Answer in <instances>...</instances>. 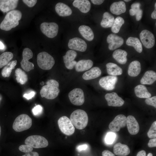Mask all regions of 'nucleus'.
Returning a JSON list of instances; mask_svg holds the SVG:
<instances>
[{
    "instance_id": "obj_48",
    "label": "nucleus",
    "mask_w": 156,
    "mask_h": 156,
    "mask_svg": "<svg viewBox=\"0 0 156 156\" xmlns=\"http://www.w3.org/2000/svg\"><path fill=\"white\" fill-rule=\"evenodd\" d=\"M88 147V145L85 144L78 146L77 149L80 152L82 151L86 150Z\"/></svg>"
},
{
    "instance_id": "obj_37",
    "label": "nucleus",
    "mask_w": 156,
    "mask_h": 156,
    "mask_svg": "<svg viewBox=\"0 0 156 156\" xmlns=\"http://www.w3.org/2000/svg\"><path fill=\"white\" fill-rule=\"evenodd\" d=\"M125 23L124 19L122 17L118 16L114 19L111 27L112 31L114 33H118L122 25Z\"/></svg>"
},
{
    "instance_id": "obj_15",
    "label": "nucleus",
    "mask_w": 156,
    "mask_h": 156,
    "mask_svg": "<svg viewBox=\"0 0 156 156\" xmlns=\"http://www.w3.org/2000/svg\"><path fill=\"white\" fill-rule=\"evenodd\" d=\"M107 41L109 44L108 48L111 50H115L120 47L124 42L122 37L114 34H109L107 37Z\"/></svg>"
},
{
    "instance_id": "obj_32",
    "label": "nucleus",
    "mask_w": 156,
    "mask_h": 156,
    "mask_svg": "<svg viewBox=\"0 0 156 156\" xmlns=\"http://www.w3.org/2000/svg\"><path fill=\"white\" fill-rule=\"evenodd\" d=\"M114 18V16L107 12H105L103 15V18L101 22V25L103 27L107 28L112 27Z\"/></svg>"
},
{
    "instance_id": "obj_3",
    "label": "nucleus",
    "mask_w": 156,
    "mask_h": 156,
    "mask_svg": "<svg viewBox=\"0 0 156 156\" xmlns=\"http://www.w3.org/2000/svg\"><path fill=\"white\" fill-rule=\"evenodd\" d=\"M70 120L74 126L78 129H84L87 125L88 117L84 110L78 109L74 111L71 114Z\"/></svg>"
},
{
    "instance_id": "obj_18",
    "label": "nucleus",
    "mask_w": 156,
    "mask_h": 156,
    "mask_svg": "<svg viewBox=\"0 0 156 156\" xmlns=\"http://www.w3.org/2000/svg\"><path fill=\"white\" fill-rule=\"evenodd\" d=\"M126 125L128 131L131 134L135 135L138 133L140 129L139 124L133 116L129 115L127 117Z\"/></svg>"
},
{
    "instance_id": "obj_34",
    "label": "nucleus",
    "mask_w": 156,
    "mask_h": 156,
    "mask_svg": "<svg viewBox=\"0 0 156 156\" xmlns=\"http://www.w3.org/2000/svg\"><path fill=\"white\" fill-rule=\"evenodd\" d=\"M16 79L18 83L21 85L25 84L28 80V76L20 68H17L15 70Z\"/></svg>"
},
{
    "instance_id": "obj_30",
    "label": "nucleus",
    "mask_w": 156,
    "mask_h": 156,
    "mask_svg": "<svg viewBox=\"0 0 156 156\" xmlns=\"http://www.w3.org/2000/svg\"><path fill=\"white\" fill-rule=\"evenodd\" d=\"M134 92L136 96L140 98H148L151 96L146 87L142 85H139L134 88Z\"/></svg>"
},
{
    "instance_id": "obj_17",
    "label": "nucleus",
    "mask_w": 156,
    "mask_h": 156,
    "mask_svg": "<svg viewBox=\"0 0 156 156\" xmlns=\"http://www.w3.org/2000/svg\"><path fill=\"white\" fill-rule=\"evenodd\" d=\"M77 53L73 50H69L63 56V60L66 67L68 69H72L75 66L77 62L74 60Z\"/></svg>"
},
{
    "instance_id": "obj_56",
    "label": "nucleus",
    "mask_w": 156,
    "mask_h": 156,
    "mask_svg": "<svg viewBox=\"0 0 156 156\" xmlns=\"http://www.w3.org/2000/svg\"><path fill=\"white\" fill-rule=\"evenodd\" d=\"M131 1V0H124V1H126V2H129Z\"/></svg>"
},
{
    "instance_id": "obj_42",
    "label": "nucleus",
    "mask_w": 156,
    "mask_h": 156,
    "mask_svg": "<svg viewBox=\"0 0 156 156\" xmlns=\"http://www.w3.org/2000/svg\"><path fill=\"white\" fill-rule=\"evenodd\" d=\"M31 149L24 152L25 154L22 156H39L38 153L36 151H33Z\"/></svg>"
},
{
    "instance_id": "obj_19",
    "label": "nucleus",
    "mask_w": 156,
    "mask_h": 156,
    "mask_svg": "<svg viewBox=\"0 0 156 156\" xmlns=\"http://www.w3.org/2000/svg\"><path fill=\"white\" fill-rule=\"evenodd\" d=\"M18 0H0V10L3 12L13 10L17 7Z\"/></svg>"
},
{
    "instance_id": "obj_9",
    "label": "nucleus",
    "mask_w": 156,
    "mask_h": 156,
    "mask_svg": "<svg viewBox=\"0 0 156 156\" xmlns=\"http://www.w3.org/2000/svg\"><path fill=\"white\" fill-rule=\"evenodd\" d=\"M22 56L23 59L20 62L22 68L27 72L34 69V64L29 61L33 56V53L31 50L28 48H25L23 52Z\"/></svg>"
},
{
    "instance_id": "obj_7",
    "label": "nucleus",
    "mask_w": 156,
    "mask_h": 156,
    "mask_svg": "<svg viewBox=\"0 0 156 156\" xmlns=\"http://www.w3.org/2000/svg\"><path fill=\"white\" fill-rule=\"evenodd\" d=\"M57 123L60 130L63 134L70 135L74 133V127L70 120L67 116H64L61 117L58 119Z\"/></svg>"
},
{
    "instance_id": "obj_31",
    "label": "nucleus",
    "mask_w": 156,
    "mask_h": 156,
    "mask_svg": "<svg viewBox=\"0 0 156 156\" xmlns=\"http://www.w3.org/2000/svg\"><path fill=\"white\" fill-rule=\"evenodd\" d=\"M108 74L112 76H116L122 74V69L117 64L114 63L109 62L106 65Z\"/></svg>"
},
{
    "instance_id": "obj_54",
    "label": "nucleus",
    "mask_w": 156,
    "mask_h": 156,
    "mask_svg": "<svg viewBox=\"0 0 156 156\" xmlns=\"http://www.w3.org/2000/svg\"><path fill=\"white\" fill-rule=\"evenodd\" d=\"M147 156H153V154L151 153H149L147 155Z\"/></svg>"
},
{
    "instance_id": "obj_40",
    "label": "nucleus",
    "mask_w": 156,
    "mask_h": 156,
    "mask_svg": "<svg viewBox=\"0 0 156 156\" xmlns=\"http://www.w3.org/2000/svg\"><path fill=\"white\" fill-rule=\"evenodd\" d=\"M145 102L148 105L153 106L156 108V96H154L152 97L146 98Z\"/></svg>"
},
{
    "instance_id": "obj_10",
    "label": "nucleus",
    "mask_w": 156,
    "mask_h": 156,
    "mask_svg": "<svg viewBox=\"0 0 156 156\" xmlns=\"http://www.w3.org/2000/svg\"><path fill=\"white\" fill-rule=\"evenodd\" d=\"M68 95L70 101L74 105H81L84 102V93L80 88H76L73 89L69 92Z\"/></svg>"
},
{
    "instance_id": "obj_45",
    "label": "nucleus",
    "mask_w": 156,
    "mask_h": 156,
    "mask_svg": "<svg viewBox=\"0 0 156 156\" xmlns=\"http://www.w3.org/2000/svg\"><path fill=\"white\" fill-rule=\"evenodd\" d=\"M143 14V11L140 9L135 14L136 19L137 21H139L142 18Z\"/></svg>"
},
{
    "instance_id": "obj_13",
    "label": "nucleus",
    "mask_w": 156,
    "mask_h": 156,
    "mask_svg": "<svg viewBox=\"0 0 156 156\" xmlns=\"http://www.w3.org/2000/svg\"><path fill=\"white\" fill-rule=\"evenodd\" d=\"M118 81V77L116 76H107L102 77L99 81L101 86L107 90H114Z\"/></svg>"
},
{
    "instance_id": "obj_33",
    "label": "nucleus",
    "mask_w": 156,
    "mask_h": 156,
    "mask_svg": "<svg viewBox=\"0 0 156 156\" xmlns=\"http://www.w3.org/2000/svg\"><path fill=\"white\" fill-rule=\"evenodd\" d=\"M126 43L128 46L133 47L138 52L141 53L142 51V44L138 38L130 37L127 40Z\"/></svg>"
},
{
    "instance_id": "obj_55",
    "label": "nucleus",
    "mask_w": 156,
    "mask_h": 156,
    "mask_svg": "<svg viewBox=\"0 0 156 156\" xmlns=\"http://www.w3.org/2000/svg\"><path fill=\"white\" fill-rule=\"evenodd\" d=\"M2 99V96L1 95V94H0V103Z\"/></svg>"
},
{
    "instance_id": "obj_29",
    "label": "nucleus",
    "mask_w": 156,
    "mask_h": 156,
    "mask_svg": "<svg viewBox=\"0 0 156 156\" xmlns=\"http://www.w3.org/2000/svg\"><path fill=\"white\" fill-rule=\"evenodd\" d=\"M127 53L126 51L121 49H118L115 50L112 56L118 63L121 64H125L127 62Z\"/></svg>"
},
{
    "instance_id": "obj_27",
    "label": "nucleus",
    "mask_w": 156,
    "mask_h": 156,
    "mask_svg": "<svg viewBox=\"0 0 156 156\" xmlns=\"http://www.w3.org/2000/svg\"><path fill=\"white\" fill-rule=\"evenodd\" d=\"M156 80V73L153 70H149L145 73L140 81L142 84L151 85Z\"/></svg>"
},
{
    "instance_id": "obj_44",
    "label": "nucleus",
    "mask_w": 156,
    "mask_h": 156,
    "mask_svg": "<svg viewBox=\"0 0 156 156\" xmlns=\"http://www.w3.org/2000/svg\"><path fill=\"white\" fill-rule=\"evenodd\" d=\"M148 146L150 148L156 147V138H152L149 140L148 144Z\"/></svg>"
},
{
    "instance_id": "obj_38",
    "label": "nucleus",
    "mask_w": 156,
    "mask_h": 156,
    "mask_svg": "<svg viewBox=\"0 0 156 156\" xmlns=\"http://www.w3.org/2000/svg\"><path fill=\"white\" fill-rule=\"evenodd\" d=\"M148 137L150 138H153L156 137V121L152 124L147 133Z\"/></svg>"
},
{
    "instance_id": "obj_24",
    "label": "nucleus",
    "mask_w": 156,
    "mask_h": 156,
    "mask_svg": "<svg viewBox=\"0 0 156 156\" xmlns=\"http://www.w3.org/2000/svg\"><path fill=\"white\" fill-rule=\"evenodd\" d=\"M141 71V66L140 62L135 60L131 62L129 64L128 70L129 75L132 77L138 76Z\"/></svg>"
},
{
    "instance_id": "obj_47",
    "label": "nucleus",
    "mask_w": 156,
    "mask_h": 156,
    "mask_svg": "<svg viewBox=\"0 0 156 156\" xmlns=\"http://www.w3.org/2000/svg\"><path fill=\"white\" fill-rule=\"evenodd\" d=\"M102 156H115V155L108 150L103 151L102 153Z\"/></svg>"
},
{
    "instance_id": "obj_57",
    "label": "nucleus",
    "mask_w": 156,
    "mask_h": 156,
    "mask_svg": "<svg viewBox=\"0 0 156 156\" xmlns=\"http://www.w3.org/2000/svg\"><path fill=\"white\" fill-rule=\"evenodd\" d=\"M1 126H0V137L1 134Z\"/></svg>"
},
{
    "instance_id": "obj_51",
    "label": "nucleus",
    "mask_w": 156,
    "mask_h": 156,
    "mask_svg": "<svg viewBox=\"0 0 156 156\" xmlns=\"http://www.w3.org/2000/svg\"><path fill=\"white\" fill-rule=\"evenodd\" d=\"M146 151L144 150H142L137 153L136 156H146Z\"/></svg>"
},
{
    "instance_id": "obj_36",
    "label": "nucleus",
    "mask_w": 156,
    "mask_h": 156,
    "mask_svg": "<svg viewBox=\"0 0 156 156\" xmlns=\"http://www.w3.org/2000/svg\"><path fill=\"white\" fill-rule=\"evenodd\" d=\"M13 57V53L10 52H4L0 55V68L7 65Z\"/></svg>"
},
{
    "instance_id": "obj_12",
    "label": "nucleus",
    "mask_w": 156,
    "mask_h": 156,
    "mask_svg": "<svg viewBox=\"0 0 156 156\" xmlns=\"http://www.w3.org/2000/svg\"><path fill=\"white\" fill-rule=\"evenodd\" d=\"M126 119L127 117L124 115H118L110 123L109 128L112 131H118L121 128L126 126Z\"/></svg>"
},
{
    "instance_id": "obj_6",
    "label": "nucleus",
    "mask_w": 156,
    "mask_h": 156,
    "mask_svg": "<svg viewBox=\"0 0 156 156\" xmlns=\"http://www.w3.org/2000/svg\"><path fill=\"white\" fill-rule=\"evenodd\" d=\"M25 144L35 148H45L49 144L47 140L44 137L39 135L28 136L25 140Z\"/></svg>"
},
{
    "instance_id": "obj_52",
    "label": "nucleus",
    "mask_w": 156,
    "mask_h": 156,
    "mask_svg": "<svg viewBox=\"0 0 156 156\" xmlns=\"http://www.w3.org/2000/svg\"><path fill=\"white\" fill-rule=\"evenodd\" d=\"M156 8H155L154 10L152 12L151 14V18L153 19H156Z\"/></svg>"
},
{
    "instance_id": "obj_39",
    "label": "nucleus",
    "mask_w": 156,
    "mask_h": 156,
    "mask_svg": "<svg viewBox=\"0 0 156 156\" xmlns=\"http://www.w3.org/2000/svg\"><path fill=\"white\" fill-rule=\"evenodd\" d=\"M115 134L112 132L108 133L105 138V141L108 144H112L114 141L115 138Z\"/></svg>"
},
{
    "instance_id": "obj_41",
    "label": "nucleus",
    "mask_w": 156,
    "mask_h": 156,
    "mask_svg": "<svg viewBox=\"0 0 156 156\" xmlns=\"http://www.w3.org/2000/svg\"><path fill=\"white\" fill-rule=\"evenodd\" d=\"M43 110L42 107L40 105H37L35 106L32 109V112L33 114L35 116H38L40 114Z\"/></svg>"
},
{
    "instance_id": "obj_49",
    "label": "nucleus",
    "mask_w": 156,
    "mask_h": 156,
    "mask_svg": "<svg viewBox=\"0 0 156 156\" xmlns=\"http://www.w3.org/2000/svg\"><path fill=\"white\" fill-rule=\"evenodd\" d=\"M140 6L141 4L139 3H134L131 5V9L135 10L140 9Z\"/></svg>"
},
{
    "instance_id": "obj_46",
    "label": "nucleus",
    "mask_w": 156,
    "mask_h": 156,
    "mask_svg": "<svg viewBox=\"0 0 156 156\" xmlns=\"http://www.w3.org/2000/svg\"><path fill=\"white\" fill-rule=\"evenodd\" d=\"M35 93H36L35 92L31 91L29 93L25 94L23 95V96L27 99L29 100L31 99L34 96Z\"/></svg>"
},
{
    "instance_id": "obj_26",
    "label": "nucleus",
    "mask_w": 156,
    "mask_h": 156,
    "mask_svg": "<svg viewBox=\"0 0 156 156\" xmlns=\"http://www.w3.org/2000/svg\"><path fill=\"white\" fill-rule=\"evenodd\" d=\"M101 74V71L100 68L94 67L85 72L83 75L82 77L85 80H90L99 77Z\"/></svg>"
},
{
    "instance_id": "obj_22",
    "label": "nucleus",
    "mask_w": 156,
    "mask_h": 156,
    "mask_svg": "<svg viewBox=\"0 0 156 156\" xmlns=\"http://www.w3.org/2000/svg\"><path fill=\"white\" fill-rule=\"evenodd\" d=\"M73 6L78 8L82 12H88L91 8V4L88 0H75L73 3Z\"/></svg>"
},
{
    "instance_id": "obj_25",
    "label": "nucleus",
    "mask_w": 156,
    "mask_h": 156,
    "mask_svg": "<svg viewBox=\"0 0 156 156\" xmlns=\"http://www.w3.org/2000/svg\"><path fill=\"white\" fill-rule=\"evenodd\" d=\"M93 62L90 60H82L77 62L75 67L76 70L78 72L87 70L93 65Z\"/></svg>"
},
{
    "instance_id": "obj_1",
    "label": "nucleus",
    "mask_w": 156,
    "mask_h": 156,
    "mask_svg": "<svg viewBox=\"0 0 156 156\" xmlns=\"http://www.w3.org/2000/svg\"><path fill=\"white\" fill-rule=\"evenodd\" d=\"M22 16L21 12L19 10H13L8 12L0 25V28L8 31L16 27L19 23V21Z\"/></svg>"
},
{
    "instance_id": "obj_20",
    "label": "nucleus",
    "mask_w": 156,
    "mask_h": 156,
    "mask_svg": "<svg viewBox=\"0 0 156 156\" xmlns=\"http://www.w3.org/2000/svg\"><path fill=\"white\" fill-rule=\"evenodd\" d=\"M55 9L56 13L61 16H70L72 12V10L68 5L61 2L56 4Z\"/></svg>"
},
{
    "instance_id": "obj_35",
    "label": "nucleus",
    "mask_w": 156,
    "mask_h": 156,
    "mask_svg": "<svg viewBox=\"0 0 156 156\" xmlns=\"http://www.w3.org/2000/svg\"><path fill=\"white\" fill-rule=\"evenodd\" d=\"M16 60L10 62L2 69L1 74L4 77H9L13 69H14L17 64Z\"/></svg>"
},
{
    "instance_id": "obj_53",
    "label": "nucleus",
    "mask_w": 156,
    "mask_h": 156,
    "mask_svg": "<svg viewBox=\"0 0 156 156\" xmlns=\"http://www.w3.org/2000/svg\"><path fill=\"white\" fill-rule=\"evenodd\" d=\"M4 48V46L3 43L0 41V49H3Z\"/></svg>"
},
{
    "instance_id": "obj_14",
    "label": "nucleus",
    "mask_w": 156,
    "mask_h": 156,
    "mask_svg": "<svg viewBox=\"0 0 156 156\" xmlns=\"http://www.w3.org/2000/svg\"><path fill=\"white\" fill-rule=\"evenodd\" d=\"M69 48L71 49L84 52L87 48V44L84 40L78 37L70 39L68 43Z\"/></svg>"
},
{
    "instance_id": "obj_16",
    "label": "nucleus",
    "mask_w": 156,
    "mask_h": 156,
    "mask_svg": "<svg viewBox=\"0 0 156 156\" xmlns=\"http://www.w3.org/2000/svg\"><path fill=\"white\" fill-rule=\"evenodd\" d=\"M105 97L109 106L121 107L125 103L124 100L115 92L106 94Z\"/></svg>"
},
{
    "instance_id": "obj_4",
    "label": "nucleus",
    "mask_w": 156,
    "mask_h": 156,
    "mask_svg": "<svg viewBox=\"0 0 156 156\" xmlns=\"http://www.w3.org/2000/svg\"><path fill=\"white\" fill-rule=\"evenodd\" d=\"M32 124L31 118L28 115L23 114L16 118L13 123L12 128L16 131L20 132L29 129Z\"/></svg>"
},
{
    "instance_id": "obj_50",
    "label": "nucleus",
    "mask_w": 156,
    "mask_h": 156,
    "mask_svg": "<svg viewBox=\"0 0 156 156\" xmlns=\"http://www.w3.org/2000/svg\"><path fill=\"white\" fill-rule=\"evenodd\" d=\"M91 1L93 4L97 5L101 4L104 1L103 0H91Z\"/></svg>"
},
{
    "instance_id": "obj_11",
    "label": "nucleus",
    "mask_w": 156,
    "mask_h": 156,
    "mask_svg": "<svg viewBox=\"0 0 156 156\" xmlns=\"http://www.w3.org/2000/svg\"><path fill=\"white\" fill-rule=\"evenodd\" d=\"M140 36L142 42L146 48L150 49L153 47L155 40L154 35L151 32L144 29L141 32Z\"/></svg>"
},
{
    "instance_id": "obj_21",
    "label": "nucleus",
    "mask_w": 156,
    "mask_h": 156,
    "mask_svg": "<svg viewBox=\"0 0 156 156\" xmlns=\"http://www.w3.org/2000/svg\"><path fill=\"white\" fill-rule=\"evenodd\" d=\"M110 11L112 14L118 15L125 12L126 10V5L122 1L113 3L110 6Z\"/></svg>"
},
{
    "instance_id": "obj_23",
    "label": "nucleus",
    "mask_w": 156,
    "mask_h": 156,
    "mask_svg": "<svg viewBox=\"0 0 156 156\" xmlns=\"http://www.w3.org/2000/svg\"><path fill=\"white\" fill-rule=\"evenodd\" d=\"M113 151L115 155L118 156H126L130 153V149L127 145L119 142L114 146Z\"/></svg>"
},
{
    "instance_id": "obj_5",
    "label": "nucleus",
    "mask_w": 156,
    "mask_h": 156,
    "mask_svg": "<svg viewBox=\"0 0 156 156\" xmlns=\"http://www.w3.org/2000/svg\"><path fill=\"white\" fill-rule=\"evenodd\" d=\"M37 60L38 66L44 70L51 69L55 63L53 57L46 52L39 53L37 56Z\"/></svg>"
},
{
    "instance_id": "obj_2",
    "label": "nucleus",
    "mask_w": 156,
    "mask_h": 156,
    "mask_svg": "<svg viewBox=\"0 0 156 156\" xmlns=\"http://www.w3.org/2000/svg\"><path fill=\"white\" fill-rule=\"evenodd\" d=\"M46 84L40 90V94L41 97L49 99L55 98L60 91L58 82L55 80L51 79L47 81Z\"/></svg>"
},
{
    "instance_id": "obj_8",
    "label": "nucleus",
    "mask_w": 156,
    "mask_h": 156,
    "mask_svg": "<svg viewBox=\"0 0 156 156\" xmlns=\"http://www.w3.org/2000/svg\"><path fill=\"white\" fill-rule=\"evenodd\" d=\"M40 29L43 34L49 38L55 37L59 29L58 25L54 22H43L40 25Z\"/></svg>"
},
{
    "instance_id": "obj_58",
    "label": "nucleus",
    "mask_w": 156,
    "mask_h": 156,
    "mask_svg": "<svg viewBox=\"0 0 156 156\" xmlns=\"http://www.w3.org/2000/svg\"><path fill=\"white\" fill-rule=\"evenodd\" d=\"M155 8H156V3H155Z\"/></svg>"
},
{
    "instance_id": "obj_28",
    "label": "nucleus",
    "mask_w": 156,
    "mask_h": 156,
    "mask_svg": "<svg viewBox=\"0 0 156 156\" xmlns=\"http://www.w3.org/2000/svg\"><path fill=\"white\" fill-rule=\"evenodd\" d=\"M78 30L81 34L86 40L91 41L93 39L94 33L89 27L86 25H81L79 27Z\"/></svg>"
},
{
    "instance_id": "obj_43",
    "label": "nucleus",
    "mask_w": 156,
    "mask_h": 156,
    "mask_svg": "<svg viewBox=\"0 0 156 156\" xmlns=\"http://www.w3.org/2000/svg\"><path fill=\"white\" fill-rule=\"evenodd\" d=\"M23 2L29 7L34 6L37 2L36 0H23Z\"/></svg>"
}]
</instances>
